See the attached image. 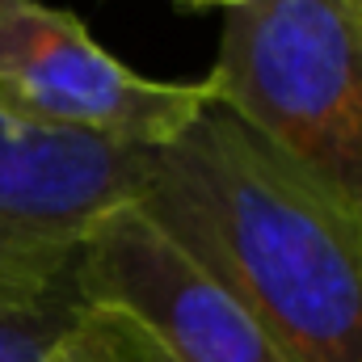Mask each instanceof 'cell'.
<instances>
[{
	"instance_id": "obj_1",
	"label": "cell",
	"mask_w": 362,
	"mask_h": 362,
	"mask_svg": "<svg viewBox=\"0 0 362 362\" xmlns=\"http://www.w3.org/2000/svg\"><path fill=\"white\" fill-rule=\"evenodd\" d=\"M156 228L215 274L286 362H362V236L219 101L156 148Z\"/></svg>"
},
{
	"instance_id": "obj_2",
	"label": "cell",
	"mask_w": 362,
	"mask_h": 362,
	"mask_svg": "<svg viewBox=\"0 0 362 362\" xmlns=\"http://www.w3.org/2000/svg\"><path fill=\"white\" fill-rule=\"evenodd\" d=\"M206 81L274 160L362 236V0L228 8Z\"/></svg>"
},
{
	"instance_id": "obj_3",
	"label": "cell",
	"mask_w": 362,
	"mask_h": 362,
	"mask_svg": "<svg viewBox=\"0 0 362 362\" xmlns=\"http://www.w3.org/2000/svg\"><path fill=\"white\" fill-rule=\"evenodd\" d=\"M0 101L42 127L169 148L215 105V89L131 72L68 8L0 0Z\"/></svg>"
},
{
	"instance_id": "obj_4",
	"label": "cell",
	"mask_w": 362,
	"mask_h": 362,
	"mask_svg": "<svg viewBox=\"0 0 362 362\" xmlns=\"http://www.w3.org/2000/svg\"><path fill=\"white\" fill-rule=\"evenodd\" d=\"M156 148L30 122L0 101V278L76 270L89 236L148 194Z\"/></svg>"
},
{
	"instance_id": "obj_5",
	"label": "cell",
	"mask_w": 362,
	"mask_h": 362,
	"mask_svg": "<svg viewBox=\"0 0 362 362\" xmlns=\"http://www.w3.org/2000/svg\"><path fill=\"white\" fill-rule=\"evenodd\" d=\"M89 299L122 303L177 362H286L245 303L139 206L114 211L81 253Z\"/></svg>"
},
{
	"instance_id": "obj_6",
	"label": "cell",
	"mask_w": 362,
	"mask_h": 362,
	"mask_svg": "<svg viewBox=\"0 0 362 362\" xmlns=\"http://www.w3.org/2000/svg\"><path fill=\"white\" fill-rule=\"evenodd\" d=\"M85 303L81 266L42 282L0 278V362H47Z\"/></svg>"
},
{
	"instance_id": "obj_7",
	"label": "cell",
	"mask_w": 362,
	"mask_h": 362,
	"mask_svg": "<svg viewBox=\"0 0 362 362\" xmlns=\"http://www.w3.org/2000/svg\"><path fill=\"white\" fill-rule=\"evenodd\" d=\"M47 362H177V354L122 303L89 299Z\"/></svg>"
},
{
	"instance_id": "obj_8",
	"label": "cell",
	"mask_w": 362,
	"mask_h": 362,
	"mask_svg": "<svg viewBox=\"0 0 362 362\" xmlns=\"http://www.w3.org/2000/svg\"><path fill=\"white\" fill-rule=\"evenodd\" d=\"M185 4H206V8H236L245 0H185Z\"/></svg>"
}]
</instances>
